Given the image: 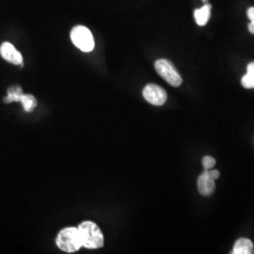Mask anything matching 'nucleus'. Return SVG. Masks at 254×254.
Listing matches in <instances>:
<instances>
[{"mask_svg": "<svg viewBox=\"0 0 254 254\" xmlns=\"http://www.w3.org/2000/svg\"><path fill=\"white\" fill-rule=\"evenodd\" d=\"M82 246L89 250H97L104 247V236L99 226L90 220L83 221L77 227Z\"/></svg>", "mask_w": 254, "mask_h": 254, "instance_id": "1", "label": "nucleus"}, {"mask_svg": "<svg viewBox=\"0 0 254 254\" xmlns=\"http://www.w3.org/2000/svg\"><path fill=\"white\" fill-rule=\"evenodd\" d=\"M56 244L61 251L67 254H73L79 251L83 246L78 229L75 227L63 229L57 236Z\"/></svg>", "mask_w": 254, "mask_h": 254, "instance_id": "2", "label": "nucleus"}, {"mask_svg": "<svg viewBox=\"0 0 254 254\" xmlns=\"http://www.w3.org/2000/svg\"><path fill=\"white\" fill-rule=\"evenodd\" d=\"M154 68L156 73H158L165 81L169 83L173 87H179L183 83L180 73L176 70L170 61L160 59L157 60L154 64Z\"/></svg>", "mask_w": 254, "mask_h": 254, "instance_id": "3", "label": "nucleus"}, {"mask_svg": "<svg viewBox=\"0 0 254 254\" xmlns=\"http://www.w3.org/2000/svg\"><path fill=\"white\" fill-rule=\"evenodd\" d=\"M71 40L78 49L87 53L92 51L95 45L91 30L84 26L73 27L71 31Z\"/></svg>", "mask_w": 254, "mask_h": 254, "instance_id": "4", "label": "nucleus"}, {"mask_svg": "<svg viewBox=\"0 0 254 254\" xmlns=\"http://www.w3.org/2000/svg\"><path fill=\"white\" fill-rule=\"evenodd\" d=\"M142 94H143L144 99L148 103L156 106V107L163 106L168 99V95H167L166 91L164 90L163 88H161L160 86L155 85V84L146 85L145 88L142 91Z\"/></svg>", "mask_w": 254, "mask_h": 254, "instance_id": "5", "label": "nucleus"}, {"mask_svg": "<svg viewBox=\"0 0 254 254\" xmlns=\"http://www.w3.org/2000/svg\"><path fill=\"white\" fill-rule=\"evenodd\" d=\"M0 55L9 64L23 66V57L18 50L9 43H4L0 46Z\"/></svg>", "mask_w": 254, "mask_h": 254, "instance_id": "6", "label": "nucleus"}, {"mask_svg": "<svg viewBox=\"0 0 254 254\" xmlns=\"http://www.w3.org/2000/svg\"><path fill=\"white\" fill-rule=\"evenodd\" d=\"M216 189L215 180L209 175L206 170L200 174L198 178V190L200 195L210 196Z\"/></svg>", "mask_w": 254, "mask_h": 254, "instance_id": "7", "label": "nucleus"}, {"mask_svg": "<svg viewBox=\"0 0 254 254\" xmlns=\"http://www.w3.org/2000/svg\"><path fill=\"white\" fill-rule=\"evenodd\" d=\"M254 254V243L249 238H239L232 251V254Z\"/></svg>", "mask_w": 254, "mask_h": 254, "instance_id": "8", "label": "nucleus"}, {"mask_svg": "<svg viewBox=\"0 0 254 254\" xmlns=\"http://www.w3.org/2000/svg\"><path fill=\"white\" fill-rule=\"evenodd\" d=\"M211 9H212V5L206 3L200 9L194 10V17L196 20V23L200 27H203L207 24L211 16Z\"/></svg>", "mask_w": 254, "mask_h": 254, "instance_id": "9", "label": "nucleus"}, {"mask_svg": "<svg viewBox=\"0 0 254 254\" xmlns=\"http://www.w3.org/2000/svg\"><path fill=\"white\" fill-rule=\"evenodd\" d=\"M241 84L245 89H254V62L247 66V73L242 77Z\"/></svg>", "mask_w": 254, "mask_h": 254, "instance_id": "10", "label": "nucleus"}, {"mask_svg": "<svg viewBox=\"0 0 254 254\" xmlns=\"http://www.w3.org/2000/svg\"><path fill=\"white\" fill-rule=\"evenodd\" d=\"M23 94H24V92L21 89V87H19V86L11 87L8 90V95L4 98V102L7 104L12 103V102H20V99Z\"/></svg>", "mask_w": 254, "mask_h": 254, "instance_id": "11", "label": "nucleus"}, {"mask_svg": "<svg viewBox=\"0 0 254 254\" xmlns=\"http://www.w3.org/2000/svg\"><path fill=\"white\" fill-rule=\"evenodd\" d=\"M20 102L23 105V108L27 111V112H31L33 109L36 108L37 100L36 98L31 95V94H23Z\"/></svg>", "mask_w": 254, "mask_h": 254, "instance_id": "12", "label": "nucleus"}, {"mask_svg": "<svg viewBox=\"0 0 254 254\" xmlns=\"http://www.w3.org/2000/svg\"><path fill=\"white\" fill-rule=\"evenodd\" d=\"M216 165V159L213 156L206 155L202 158V166L204 168V170H210L213 169Z\"/></svg>", "mask_w": 254, "mask_h": 254, "instance_id": "13", "label": "nucleus"}, {"mask_svg": "<svg viewBox=\"0 0 254 254\" xmlns=\"http://www.w3.org/2000/svg\"><path fill=\"white\" fill-rule=\"evenodd\" d=\"M248 17L250 19L251 23L249 24V30L252 34L254 35V7H251L248 9Z\"/></svg>", "mask_w": 254, "mask_h": 254, "instance_id": "14", "label": "nucleus"}, {"mask_svg": "<svg viewBox=\"0 0 254 254\" xmlns=\"http://www.w3.org/2000/svg\"><path fill=\"white\" fill-rule=\"evenodd\" d=\"M207 171V173H208L209 175L216 181L217 179L219 178V175H220V173L217 170H214V169H210V170H206Z\"/></svg>", "mask_w": 254, "mask_h": 254, "instance_id": "15", "label": "nucleus"}, {"mask_svg": "<svg viewBox=\"0 0 254 254\" xmlns=\"http://www.w3.org/2000/svg\"><path fill=\"white\" fill-rule=\"evenodd\" d=\"M207 1H208V0H202V2H203L204 4H206V3H207Z\"/></svg>", "mask_w": 254, "mask_h": 254, "instance_id": "16", "label": "nucleus"}]
</instances>
